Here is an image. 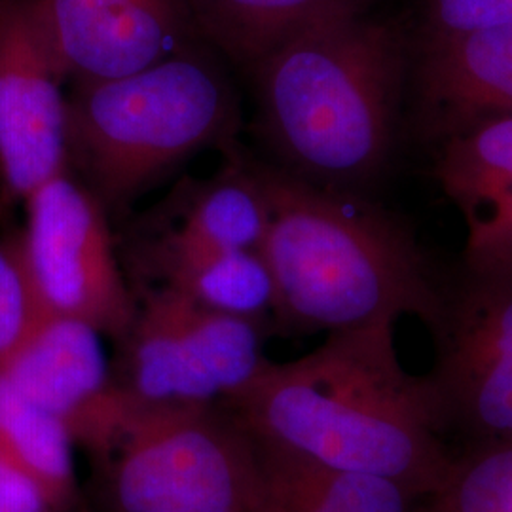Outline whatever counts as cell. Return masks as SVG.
<instances>
[{"instance_id": "cell-20", "label": "cell", "mask_w": 512, "mask_h": 512, "mask_svg": "<svg viewBox=\"0 0 512 512\" xmlns=\"http://www.w3.org/2000/svg\"><path fill=\"white\" fill-rule=\"evenodd\" d=\"M46 323L19 253L18 234L0 241V365Z\"/></svg>"}, {"instance_id": "cell-18", "label": "cell", "mask_w": 512, "mask_h": 512, "mask_svg": "<svg viewBox=\"0 0 512 512\" xmlns=\"http://www.w3.org/2000/svg\"><path fill=\"white\" fill-rule=\"evenodd\" d=\"M0 431L59 511L74 499L73 437L65 423L25 401L0 372Z\"/></svg>"}, {"instance_id": "cell-1", "label": "cell", "mask_w": 512, "mask_h": 512, "mask_svg": "<svg viewBox=\"0 0 512 512\" xmlns=\"http://www.w3.org/2000/svg\"><path fill=\"white\" fill-rule=\"evenodd\" d=\"M226 406L258 442L325 467L395 480L423 499L454 454L423 376L408 374L395 323L327 334L287 363H266Z\"/></svg>"}, {"instance_id": "cell-14", "label": "cell", "mask_w": 512, "mask_h": 512, "mask_svg": "<svg viewBox=\"0 0 512 512\" xmlns=\"http://www.w3.org/2000/svg\"><path fill=\"white\" fill-rule=\"evenodd\" d=\"M224 165L205 179H184L139 230L224 249L258 251L268 207L243 147L222 152Z\"/></svg>"}, {"instance_id": "cell-24", "label": "cell", "mask_w": 512, "mask_h": 512, "mask_svg": "<svg viewBox=\"0 0 512 512\" xmlns=\"http://www.w3.org/2000/svg\"><path fill=\"white\" fill-rule=\"evenodd\" d=\"M50 512H65V511H50Z\"/></svg>"}, {"instance_id": "cell-15", "label": "cell", "mask_w": 512, "mask_h": 512, "mask_svg": "<svg viewBox=\"0 0 512 512\" xmlns=\"http://www.w3.org/2000/svg\"><path fill=\"white\" fill-rule=\"evenodd\" d=\"M258 448L260 482L249 512H421L423 497L395 480L332 469L262 442Z\"/></svg>"}, {"instance_id": "cell-10", "label": "cell", "mask_w": 512, "mask_h": 512, "mask_svg": "<svg viewBox=\"0 0 512 512\" xmlns=\"http://www.w3.org/2000/svg\"><path fill=\"white\" fill-rule=\"evenodd\" d=\"M0 372L25 401L63 421L74 444L95 458L135 403L110 374L101 334L80 321L42 323Z\"/></svg>"}, {"instance_id": "cell-13", "label": "cell", "mask_w": 512, "mask_h": 512, "mask_svg": "<svg viewBox=\"0 0 512 512\" xmlns=\"http://www.w3.org/2000/svg\"><path fill=\"white\" fill-rule=\"evenodd\" d=\"M124 253L137 281L171 287L205 308L262 325L272 311V277L253 249H224L137 230Z\"/></svg>"}, {"instance_id": "cell-3", "label": "cell", "mask_w": 512, "mask_h": 512, "mask_svg": "<svg viewBox=\"0 0 512 512\" xmlns=\"http://www.w3.org/2000/svg\"><path fill=\"white\" fill-rule=\"evenodd\" d=\"M268 207L258 253L283 329L344 332L416 317L429 329L444 275L403 220L363 194L308 183L249 154Z\"/></svg>"}, {"instance_id": "cell-23", "label": "cell", "mask_w": 512, "mask_h": 512, "mask_svg": "<svg viewBox=\"0 0 512 512\" xmlns=\"http://www.w3.org/2000/svg\"><path fill=\"white\" fill-rule=\"evenodd\" d=\"M4 2H6V0H0V10H2V4H4Z\"/></svg>"}, {"instance_id": "cell-2", "label": "cell", "mask_w": 512, "mask_h": 512, "mask_svg": "<svg viewBox=\"0 0 512 512\" xmlns=\"http://www.w3.org/2000/svg\"><path fill=\"white\" fill-rule=\"evenodd\" d=\"M414 38L372 4L332 14L264 57L253 84L270 164L317 186L363 194L397 147Z\"/></svg>"}, {"instance_id": "cell-19", "label": "cell", "mask_w": 512, "mask_h": 512, "mask_svg": "<svg viewBox=\"0 0 512 512\" xmlns=\"http://www.w3.org/2000/svg\"><path fill=\"white\" fill-rule=\"evenodd\" d=\"M421 512H512V442L463 448Z\"/></svg>"}, {"instance_id": "cell-4", "label": "cell", "mask_w": 512, "mask_h": 512, "mask_svg": "<svg viewBox=\"0 0 512 512\" xmlns=\"http://www.w3.org/2000/svg\"><path fill=\"white\" fill-rule=\"evenodd\" d=\"M211 52L200 44L137 73L74 84L67 162L109 217L192 156L238 145V93Z\"/></svg>"}, {"instance_id": "cell-6", "label": "cell", "mask_w": 512, "mask_h": 512, "mask_svg": "<svg viewBox=\"0 0 512 512\" xmlns=\"http://www.w3.org/2000/svg\"><path fill=\"white\" fill-rule=\"evenodd\" d=\"M423 376L440 435L465 448L512 442V262L471 260L444 277Z\"/></svg>"}, {"instance_id": "cell-21", "label": "cell", "mask_w": 512, "mask_h": 512, "mask_svg": "<svg viewBox=\"0 0 512 512\" xmlns=\"http://www.w3.org/2000/svg\"><path fill=\"white\" fill-rule=\"evenodd\" d=\"M512 23V0H423V37L459 35Z\"/></svg>"}, {"instance_id": "cell-16", "label": "cell", "mask_w": 512, "mask_h": 512, "mask_svg": "<svg viewBox=\"0 0 512 512\" xmlns=\"http://www.w3.org/2000/svg\"><path fill=\"white\" fill-rule=\"evenodd\" d=\"M368 4L372 0H188L203 42L245 74L313 23Z\"/></svg>"}, {"instance_id": "cell-11", "label": "cell", "mask_w": 512, "mask_h": 512, "mask_svg": "<svg viewBox=\"0 0 512 512\" xmlns=\"http://www.w3.org/2000/svg\"><path fill=\"white\" fill-rule=\"evenodd\" d=\"M46 14L73 84L137 73L205 44L188 0H46Z\"/></svg>"}, {"instance_id": "cell-8", "label": "cell", "mask_w": 512, "mask_h": 512, "mask_svg": "<svg viewBox=\"0 0 512 512\" xmlns=\"http://www.w3.org/2000/svg\"><path fill=\"white\" fill-rule=\"evenodd\" d=\"M120 384L143 403L230 401L266 363L262 323L205 308L165 285L137 283Z\"/></svg>"}, {"instance_id": "cell-22", "label": "cell", "mask_w": 512, "mask_h": 512, "mask_svg": "<svg viewBox=\"0 0 512 512\" xmlns=\"http://www.w3.org/2000/svg\"><path fill=\"white\" fill-rule=\"evenodd\" d=\"M50 511L59 509L0 431V512Z\"/></svg>"}, {"instance_id": "cell-5", "label": "cell", "mask_w": 512, "mask_h": 512, "mask_svg": "<svg viewBox=\"0 0 512 512\" xmlns=\"http://www.w3.org/2000/svg\"><path fill=\"white\" fill-rule=\"evenodd\" d=\"M116 512H249L260 482V448L215 404L143 403L97 456Z\"/></svg>"}, {"instance_id": "cell-7", "label": "cell", "mask_w": 512, "mask_h": 512, "mask_svg": "<svg viewBox=\"0 0 512 512\" xmlns=\"http://www.w3.org/2000/svg\"><path fill=\"white\" fill-rule=\"evenodd\" d=\"M25 205L19 253L42 317L80 321L122 342L137 296L118 260L105 207L71 169L38 186Z\"/></svg>"}, {"instance_id": "cell-9", "label": "cell", "mask_w": 512, "mask_h": 512, "mask_svg": "<svg viewBox=\"0 0 512 512\" xmlns=\"http://www.w3.org/2000/svg\"><path fill=\"white\" fill-rule=\"evenodd\" d=\"M65 82L46 0H6L0 10L2 202H25L69 169Z\"/></svg>"}, {"instance_id": "cell-12", "label": "cell", "mask_w": 512, "mask_h": 512, "mask_svg": "<svg viewBox=\"0 0 512 512\" xmlns=\"http://www.w3.org/2000/svg\"><path fill=\"white\" fill-rule=\"evenodd\" d=\"M410 97L421 137L442 143L512 116V23L414 38Z\"/></svg>"}, {"instance_id": "cell-17", "label": "cell", "mask_w": 512, "mask_h": 512, "mask_svg": "<svg viewBox=\"0 0 512 512\" xmlns=\"http://www.w3.org/2000/svg\"><path fill=\"white\" fill-rule=\"evenodd\" d=\"M435 177L469 230L503 209L512 200V116L442 141Z\"/></svg>"}]
</instances>
